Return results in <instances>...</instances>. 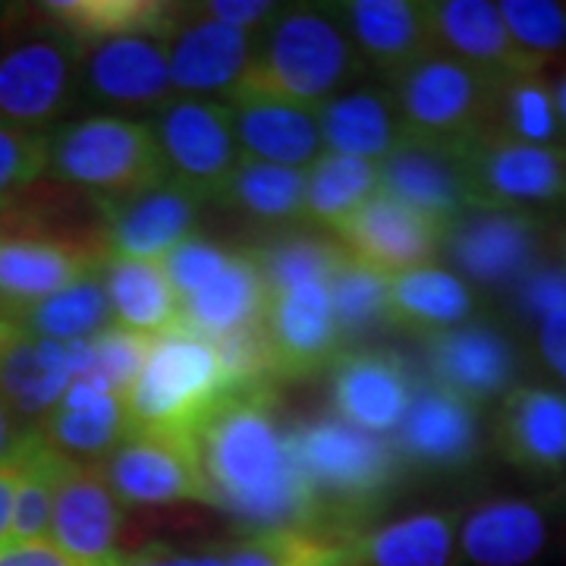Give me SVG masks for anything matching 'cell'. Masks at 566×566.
<instances>
[{
	"mask_svg": "<svg viewBox=\"0 0 566 566\" xmlns=\"http://www.w3.org/2000/svg\"><path fill=\"white\" fill-rule=\"evenodd\" d=\"M211 504L259 532L315 528L290 431H283L268 387L230 394L189 434Z\"/></svg>",
	"mask_w": 566,
	"mask_h": 566,
	"instance_id": "1",
	"label": "cell"
},
{
	"mask_svg": "<svg viewBox=\"0 0 566 566\" xmlns=\"http://www.w3.org/2000/svg\"><path fill=\"white\" fill-rule=\"evenodd\" d=\"M259 39L243 82L227 102L264 98L318 111L365 66L340 7H281Z\"/></svg>",
	"mask_w": 566,
	"mask_h": 566,
	"instance_id": "2",
	"label": "cell"
},
{
	"mask_svg": "<svg viewBox=\"0 0 566 566\" xmlns=\"http://www.w3.org/2000/svg\"><path fill=\"white\" fill-rule=\"evenodd\" d=\"M290 444L322 532L359 535L353 526L385 501L403 472L390 438L368 434L337 416L293 428Z\"/></svg>",
	"mask_w": 566,
	"mask_h": 566,
	"instance_id": "3",
	"label": "cell"
},
{
	"mask_svg": "<svg viewBox=\"0 0 566 566\" xmlns=\"http://www.w3.org/2000/svg\"><path fill=\"white\" fill-rule=\"evenodd\" d=\"M245 387L259 385H245L227 363L221 344L177 324L151 340L139 378L123 397L129 431L189 438L214 406Z\"/></svg>",
	"mask_w": 566,
	"mask_h": 566,
	"instance_id": "4",
	"label": "cell"
},
{
	"mask_svg": "<svg viewBox=\"0 0 566 566\" xmlns=\"http://www.w3.org/2000/svg\"><path fill=\"white\" fill-rule=\"evenodd\" d=\"M48 174L95 205L123 202L167 180L148 120L88 114L48 133Z\"/></svg>",
	"mask_w": 566,
	"mask_h": 566,
	"instance_id": "5",
	"label": "cell"
},
{
	"mask_svg": "<svg viewBox=\"0 0 566 566\" xmlns=\"http://www.w3.org/2000/svg\"><path fill=\"white\" fill-rule=\"evenodd\" d=\"M394 82V102L400 107L406 136L453 145L491 129L504 80L434 51Z\"/></svg>",
	"mask_w": 566,
	"mask_h": 566,
	"instance_id": "6",
	"label": "cell"
},
{
	"mask_svg": "<svg viewBox=\"0 0 566 566\" xmlns=\"http://www.w3.org/2000/svg\"><path fill=\"white\" fill-rule=\"evenodd\" d=\"M82 95V44L63 29L0 41V123L44 133Z\"/></svg>",
	"mask_w": 566,
	"mask_h": 566,
	"instance_id": "7",
	"label": "cell"
},
{
	"mask_svg": "<svg viewBox=\"0 0 566 566\" xmlns=\"http://www.w3.org/2000/svg\"><path fill=\"white\" fill-rule=\"evenodd\" d=\"M148 126L167 167V180L189 189L202 202L221 199L223 186L243 161L230 104L177 95Z\"/></svg>",
	"mask_w": 566,
	"mask_h": 566,
	"instance_id": "8",
	"label": "cell"
},
{
	"mask_svg": "<svg viewBox=\"0 0 566 566\" xmlns=\"http://www.w3.org/2000/svg\"><path fill=\"white\" fill-rule=\"evenodd\" d=\"M472 208H513L557 202L566 196V145H526L485 129L457 142Z\"/></svg>",
	"mask_w": 566,
	"mask_h": 566,
	"instance_id": "9",
	"label": "cell"
},
{
	"mask_svg": "<svg viewBox=\"0 0 566 566\" xmlns=\"http://www.w3.org/2000/svg\"><path fill=\"white\" fill-rule=\"evenodd\" d=\"M545 223L532 211L513 208H469L447 223L444 245L450 262L469 286L504 290L538 268Z\"/></svg>",
	"mask_w": 566,
	"mask_h": 566,
	"instance_id": "10",
	"label": "cell"
},
{
	"mask_svg": "<svg viewBox=\"0 0 566 566\" xmlns=\"http://www.w3.org/2000/svg\"><path fill=\"white\" fill-rule=\"evenodd\" d=\"M98 469L123 506L177 501L211 504L196 450L186 434L129 431Z\"/></svg>",
	"mask_w": 566,
	"mask_h": 566,
	"instance_id": "11",
	"label": "cell"
},
{
	"mask_svg": "<svg viewBox=\"0 0 566 566\" xmlns=\"http://www.w3.org/2000/svg\"><path fill=\"white\" fill-rule=\"evenodd\" d=\"M255 39L233 25H223L202 3L186 7L167 35V63L174 92L182 98H230L243 82L249 63L255 57Z\"/></svg>",
	"mask_w": 566,
	"mask_h": 566,
	"instance_id": "12",
	"label": "cell"
},
{
	"mask_svg": "<svg viewBox=\"0 0 566 566\" xmlns=\"http://www.w3.org/2000/svg\"><path fill=\"white\" fill-rule=\"evenodd\" d=\"M123 504L104 482L98 463L63 460L48 542L80 566L120 564Z\"/></svg>",
	"mask_w": 566,
	"mask_h": 566,
	"instance_id": "13",
	"label": "cell"
},
{
	"mask_svg": "<svg viewBox=\"0 0 566 566\" xmlns=\"http://www.w3.org/2000/svg\"><path fill=\"white\" fill-rule=\"evenodd\" d=\"M82 95L126 114H158L164 104L177 98L167 39L133 35L82 48Z\"/></svg>",
	"mask_w": 566,
	"mask_h": 566,
	"instance_id": "14",
	"label": "cell"
},
{
	"mask_svg": "<svg viewBox=\"0 0 566 566\" xmlns=\"http://www.w3.org/2000/svg\"><path fill=\"white\" fill-rule=\"evenodd\" d=\"M262 334L271 375L303 378L337 363L344 337L334 322L327 283L308 281L271 293Z\"/></svg>",
	"mask_w": 566,
	"mask_h": 566,
	"instance_id": "15",
	"label": "cell"
},
{
	"mask_svg": "<svg viewBox=\"0 0 566 566\" xmlns=\"http://www.w3.org/2000/svg\"><path fill=\"white\" fill-rule=\"evenodd\" d=\"M444 223L431 221L416 208L378 192L334 233L340 237L349 259L385 277H397L403 271L434 262L438 249L444 245Z\"/></svg>",
	"mask_w": 566,
	"mask_h": 566,
	"instance_id": "16",
	"label": "cell"
},
{
	"mask_svg": "<svg viewBox=\"0 0 566 566\" xmlns=\"http://www.w3.org/2000/svg\"><path fill=\"white\" fill-rule=\"evenodd\" d=\"M428 371L460 400L482 409L491 400H504L516 387L520 353L491 324H460L450 331L428 334Z\"/></svg>",
	"mask_w": 566,
	"mask_h": 566,
	"instance_id": "17",
	"label": "cell"
},
{
	"mask_svg": "<svg viewBox=\"0 0 566 566\" xmlns=\"http://www.w3.org/2000/svg\"><path fill=\"white\" fill-rule=\"evenodd\" d=\"M394 447L403 465L428 472L465 469L482 447L479 409L434 385L431 378L416 381L412 403L400 428L394 431Z\"/></svg>",
	"mask_w": 566,
	"mask_h": 566,
	"instance_id": "18",
	"label": "cell"
},
{
	"mask_svg": "<svg viewBox=\"0 0 566 566\" xmlns=\"http://www.w3.org/2000/svg\"><path fill=\"white\" fill-rule=\"evenodd\" d=\"M202 199L177 182L164 180L123 202L98 205L104 218V252L120 259L161 262L192 237Z\"/></svg>",
	"mask_w": 566,
	"mask_h": 566,
	"instance_id": "19",
	"label": "cell"
},
{
	"mask_svg": "<svg viewBox=\"0 0 566 566\" xmlns=\"http://www.w3.org/2000/svg\"><path fill=\"white\" fill-rule=\"evenodd\" d=\"M381 192L416 208L438 223L457 221L472 208L457 142H431L403 136V142L378 164Z\"/></svg>",
	"mask_w": 566,
	"mask_h": 566,
	"instance_id": "20",
	"label": "cell"
},
{
	"mask_svg": "<svg viewBox=\"0 0 566 566\" xmlns=\"http://www.w3.org/2000/svg\"><path fill=\"white\" fill-rule=\"evenodd\" d=\"M428 22L434 51L472 63L494 76L545 73L547 61L526 54L506 29L497 3L491 0H431Z\"/></svg>",
	"mask_w": 566,
	"mask_h": 566,
	"instance_id": "21",
	"label": "cell"
},
{
	"mask_svg": "<svg viewBox=\"0 0 566 566\" xmlns=\"http://www.w3.org/2000/svg\"><path fill=\"white\" fill-rule=\"evenodd\" d=\"M494 444L506 463L526 475H557L566 469V394L545 385H516L494 422Z\"/></svg>",
	"mask_w": 566,
	"mask_h": 566,
	"instance_id": "22",
	"label": "cell"
},
{
	"mask_svg": "<svg viewBox=\"0 0 566 566\" xmlns=\"http://www.w3.org/2000/svg\"><path fill=\"white\" fill-rule=\"evenodd\" d=\"M416 381L403 359L390 353L356 349L334 363V409L337 419L368 434H394L412 403Z\"/></svg>",
	"mask_w": 566,
	"mask_h": 566,
	"instance_id": "23",
	"label": "cell"
},
{
	"mask_svg": "<svg viewBox=\"0 0 566 566\" xmlns=\"http://www.w3.org/2000/svg\"><path fill=\"white\" fill-rule=\"evenodd\" d=\"M39 434L73 463H102L129 434L126 400L82 368L57 406L41 419Z\"/></svg>",
	"mask_w": 566,
	"mask_h": 566,
	"instance_id": "24",
	"label": "cell"
},
{
	"mask_svg": "<svg viewBox=\"0 0 566 566\" xmlns=\"http://www.w3.org/2000/svg\"><path fill=\"white\" fill-rule=\"evenodd\" d=\"M551 501L504 497L460 520L457 557L469 566H528L551 542Z\"/></svg>",
	"mask_w": 566,
	"mask_h": 566,
	"instance_id": "25",
	"label": "cell"
},
{
	"mask_svg": "<svg viewBox=\"0 0 566 566\" xmlns=\"http://www.w3.org/2000/svg\"><path fill=\"white\" fill-rule=\"evenodd\" d=\"M102 259L54 237H0V303L17 322L22 308L95 274Z\"/></svg>",
	"mask_w": 566,
	"mask_h": 566,
	"instance_id": "26",
	"label": "cell"
},
{
	"mask_svg": "<svg viewBox=\"0 0 566 566\" xmlns=\"http://www.w3.org/2000/svg\"><path fill=\"white\" fill-rule=\"evenodd\" d=\"M268 308V286L252 259V249L233 252L221 271L196 293L180 300V324L221 344L262 327Z\"/></svg>",
	"mask_w": 566,
	"mask_h": 566,
	"instance_id": "27",
	"label": "cell"
},
{
	"mask_svg": "<svg viewBox=\"0 0 566 566\" xmlns=\"http://www.w3.org/2000/svg\"><path fill=\"white\" fill-rule=\"evenodd\" d=\"M340 13L359 57L394 80L412 63L434 54L428 3L353 0V3H340Z\"/></svg>",
	"mask_w": 566,
	"mask_h": 566,
	"instance_id": "28",
	"label": "cell"
},
{
	"mask_svg": "<svg viewBox=\"0 0 566 566\" xmlns=\"http://www.w3.org/2000/svg\"><path fill=\"white\" fill-rule=\"evenodd\" d=\"M243 161L308 170L324 155L318 114L308 107L264 98L227 102Z\"/></svg>",
	"mask_w": 566,
	"mask_h": 566,
	"instance_id": "29",
	"label": "cell"
},
{
	"mask_svg": "<svg viewBox=\"0 0 566 566\" xmlns=\"http://www.w3.org/2000/svg\"><path fill=\"white\" fill-rule=\"evenodd\" d=\"M85 359V344H51L39 337H22L0 363V397L22 422H35L39 428L41 419L66 394V387L76 381Z\"/></svg>",
	"mask_w": 566,
	"mask_h": 566,
	"instance_id": "30",
	"label": "cell"
},
{
	"mask_svg": "<svg viewBox=\"0 0 566 566\" xmlns=\"http://www.w3.org/2000/svg\"><path fill=\"white\" fill-rule=\"evenodd\" d=\"M315 114L322 126L324 151L344 158L381 164L406 136L394 92H340L331 102H324Z\"/></svg>",
	"mask_w": 566,
	"mask_h": 566,
	"instance_id": "31",
	"label": "cell"
},
{
	"mask_svg": "<svg viewBox=\"0 0 566 566\" xmlns=\"http://www.w3.org/2000/svg\"><path fill=\"white\" fill-rule=\"evenodd\" d=\"M98 277L117 327L145 337H161L180 324V296L161 262L104 255Z\"/></svg>",
	"mask_w": 566,
	"mask_h": 566,
	"instance_id": "32",
	"label": "cell"
},
{
	"mask_svg": "<svg viewBox=\"0 0 566 566\" xmlns=\"http://www.w3.org/2000/svg\"><path fill=\"white\" fill-rule=\"evenodd\" d=\"M475 308H479L475 290L457 271H447L438 264H424L397 277H387L390 322L424 331V337L469 324Z\"/></svg>",
	"mask_w": 566,
	"mask_h": 566,
	"instance_id": "33",
	"label": "cell"
},
{
	"mask_svg": "<svg viewBox=\"0 0 566 566\" xmlns=\"http://www.w3.org/2000/svg\"><path fill=\"white\" fill-rule=\"evenodd\" d=\"M460 516L453 510H424L359 535L353 566H453Z\"/></svg>",
	"mask_w": 566,
	"mask_h": 566,
	"instance_id": "34",
	"label": "cell"
},
{
	"mask_svg": "<svg viewBox=\"0 0 566 566\" xmlns=\"http://www.w3.org/2000/svg\"><path fill=\"white\" fill-rule=\"evenodd\" d=\"M48 17L82 48L111 39L155 35L167 39L174 22L180 20L182 3L161 0H63L48 3Z\"/></svg>",
	"mask_w": 566,
	"mask_h": 566,
	"instance_id": "35",
	"label": "cell"
},
{
	"mask_svg": "<svg viewBox=\"0 0 566 566\" xmlns=\"http://www.w3.org/2000/svg\"><path fill=\"white\" fill-rule=\"evenodd\" d=\"M17 322L25 337H39L51 344H88L114 324V315L102 277L95 271L61 293L22 308Z\"/></svg>",
	"mask_w": 566,
	"mask_h": 566,
	"instance_id": "36",
	"label": "cell"
},
{
	"mask_svg": "<svg viewBox=\"0 0 566 566\" xmlns=\"http://www.w3.org/2000/svg\"><path fill=\"white\" fill-rule=\"evenodd\" d=\"M378 192H381L378 164L324 151L322 158L305 170L303 221L337 230L349 214H356Z\"/></svg>",
	"mask_w": 566,
	"mask_h": 566,
	"instance_id": "37",
	"label": "cell"
},
{
	"mask_svg": "<svg viewBox=\"0 0 566 566\" xmlns=\"http://www.w3.org/2000/svg\"><path fill=\"white\" fill-rule=\"evenodd\" d=\"M359 535L322 528H277L259 532L243 545L230 547L227 566H353Z\"/></svg>",
	"mask_w": 566,
	"mask_h": 566,
	"instance_id": "38",
	"label": "cell"
},
{
	"mask_svg": "<svg viewBox=\"0 0 566 566\" xmlns=\"http://www.w3.org/2000/svg\"><path fill=\"white\" fill-rule=\"evenodd\" d=\"M218 202L243 211L245 218L259 223L303 221L305 170L262 161H240L233 177L223 186Z\"/></svg>",
	"mask_w": 566,
	"mask_h": 566,
	"instance_id": "39",
	"label": "cell"
},
{
	"mask_svg": "<svg viewBox=\"0 0 566 566\" xmlns=\"http://www.w3.org/2000/svg\"><path fill=\"white\" fill-rule=\"evenodd\" d=\"M491 129L526 145H566L554 85L545 73H523L501 82Z\"/></svg>",
	"mask_w": 566,
	"mask_h": 566,
	"instance_id": "40",
	"label": "cell"
},
{
	"mask_svg": "<svg viewBox=\"0 0 566 566\" xmlns=\"http://www.w3.org/2000/svg\"><path fill=\"white\" fill-rule=\"evenodd\" d=\"M331 308H334V322L344 340L363 337L368 331H375L378 324L390 322L387 312V277L365 268L363 262L349 259L344 252L340 264L334 268L331 281Z\"/></svg>",
	"mask_w": 566,
	"mask_h": 566,
	"instance_id": "41",
	"label": "cell"
},
{
	"mask_svg": "<svg viewBox=\"0 0 566 566\" xmlns=\"http://www.w3.org/2000/svg\"><path fill=\"white\" fill-rule=\"evenodd\" d=\"M252 259L259 264L268 296H271V293H281V290L296 286V283L331 281L334 268L344 259V245L312 240V237H296V240L252 249Z\"/></svg>",
	"mask_w": 566,
	"mask_h": 566,
	"instance_id": "42",
	"label": "cell"
},
{
	"mask_svg": "<svg viewBox=\"0 0 566 566\" xmlns=\"http://www.w3.org/2000/svg\"><path fill=\"white\" fill-rule=\"evenodd\" d=\"M501 17L513 41L538 61L566 51V3L557 0H501Z\"/></svg>",
	"mask_w": 566,
	"mask_h": 566,
	"instance_id": "43",
	"label": "cell"
},
{
	"mask_svg": "<svg viewBox=\"0 0 566 566\" xmlns=\"http://www.w3.org/2000/svg\"><path fill=\"white\" fill-rule=\"evenodd\" d=\"M155 337H145L136 331H126L111 324L104 334H98L95 340H88V359H85V371H92L95 378H102L104 385L111 387L114 394L126 397L133 381L139 378L142 365L148 359Z\"/></svg>",
	"mask_w": 566,
	"mask_h": 566,
	"instance_id": "44",
	"label": "cell"
},
{
	"mask_svg": "<svg viewBox=\"0 0 566 566\" xmlns=\"http://www.w3.org/2000/svg\"><path fill=\"white\" fill-rule=\"evenodd\" d=\"M48 174V133L0 123V202Z\"/></svg>",
	"mask_w": 566,
	"mask_h": 566,
	"instance_id": "45",
	"label": "cell"
},
{
	"mask_svg": "<svg viewBox=\"0 0 566 566\" xmlns=\"http://www.w3.org/2000/svg\"><path fill=\"white\" fill-rule=\"evenodd\" d=\"M230 259V249H221V245L208 243L205 237H189V240H182L174 252H167L161 259L164 271H167V277L174 283V290H177V296H189V293H196L202 283H208L218 271H221L223 264Z\"/></svg>",
	"mask_w": 566,
	"mask_h": 566,
	"instance_id": "46",
	"label": "cell"
},
{
	"mask_svg": "<svg viewBox=\"0 0 566 566\" xmlns=\"http://www.w3.org/2000/svg\"><path fill=\"white\" fill-rule=\"evenodd\" d=\"M520 303L528 315L542 318L566 312V271L564 268H535L520 281Z\"/></svg>",
	"mask_w": 566,
	"mask_h": 566,
	"instance_id": "47",
	"label": "cell"
},
{
	"mask_svg": "<svg viewBox=\"0 0 566 566\" xmlns=\"http://www.w3.org/2000/svg\"><path fill=\"white\" fill-rule=\"evenodd\" d=\"M205 13H211L214 20H221L223 25H233L240 32L249 35H259V29L268 25L281 13L277 3H264V0H240V3H230V0H214V3H202Z\"/></svg>",
	"mask_w": 566,
	"mask_h": 566,
	"instance_id": "48",
	"label": "cell"
},
{
	"mask_svg": "<svg viewBox=\"0 0 566 566\" xmlns=\"http://www.w3.org/2000/svg\"><path fill=\"white\" fill-rule=\"evenodd\" d=\"M0 566H80L51 542H7L0 547Z\"/></svg>",
	"mask_w": 566,
	"mask_h": 566,
	"instance_id": "49",
	"label": "cell"
},
{
	"mask_svg": "<svg viewBox=\"0 0 566 566\" xmlns=\"http://www.w3.org/2000/svg\"><path fill=\"white\" fill-rule=\"evenodd\" d=\"M117 566H227L223 554H177L167 547H148L139 554H123Z\"/></svg>",
	"mask_w": 566,
	"mask_h": 566,
	"instance_id": "50",
	"label": "cell"
},
{
	"mask_svg": "<svg viewBox=\"0 0 566 566\" xmlns=\"http://www.w3.org/2000/svg\"><path fill=\"white\" fill-rule=\"evenodd\" d=\"M538 353L554 375H560L566 381V312L547 315L538 324Z\"/></svg>",
	"mask_w": 566,
	"mask_h": 566,
	"instance_id": "51",
	"label": "cell"
},
{
	"mask_svg": "<svg viewBox=\"0 0 566 566\" xmlns=\"http://www.w3.org/2000/svg\"><path fill=\"white\" fill-rule=\"evenodd\" d=\"M35 428L22 422L20 416L10 409V403L0 397V465H10L17 460L20 447L25 444V438L32 434Z\"/></svg>",
	"mask_w": 566,
	"mask_h": 566,
	"instance_id": "52",
	"label": "cell"
},
{
	"mask_svg": "<svg viewBox=\"0 0 566 566\" xmlns=\"http://www.w3.org/2000/svg\"><path fill=\"white\" fill-rule=\"evenodd\" d=\"M13 497H17V463L0 465V547L10 542Z\"/></svg>",
	"mask_w": 566,
	"mask_h": 566,
	"instance_id": "53",
	"label": "cell"
},
{
	"mask_svg": "<svg viewBox=\"0 0 566 566\" xmlns=\"http://www.w3.org/2000/svg\"><path fill=\"white\" fill-rule=\"evenodd\" d=\"M22 337H25V334H22L20 322H13V318H0V363L7 359V353L20 344Z\"/></svg>",
	"mask_w": 566,
	"mask_h": 566,
	"instance_id": "54",
	"label": "cell"
},
{
	"mask_svg": "<svg viewBox=\"0 0 566 566\" xmlns=\"http://www.w3.org/2000/svg\"><path fill=\"white\" fill-rule=\"evenodd\" d=\"M551 85H554V102H557V114H560V123H564L566 133V66L560 70L557 80H551Z\"/></svg>",
	"mask_w": 566,
	"mask_h": 566,
	"instance_id": "55",
	"label": "cell"
},
{
	"mask_svg": "<svg viewBox=\"0 0 566 566\" xmlns=\"http://www.w3.org/2000/svg\"><path fill=\"white\" fill-rule=\"evenodd\" d=\"M560 268H564V271H566V237H564V240H560Z\"/></svg>",
	"mask_w": 566,
	"mask_h": 566,
	"instance_id": "56",
	"label": "cell"
},
{
	"mask_svg": "<svg viewBox=\"0 0 566 566\" xmlns=\"http://www.w3.org/2000/svg\"><path fill=\"white\" fill-rule=\"evenodd\" d=\"M0 318H13V315H10V308H7L3 303H0Z\"/></svg>",
	"mask_w": 566,
	"mask_h": 566,
	"instance_id": "57",
	"label": "cell"
}]
</instances>
